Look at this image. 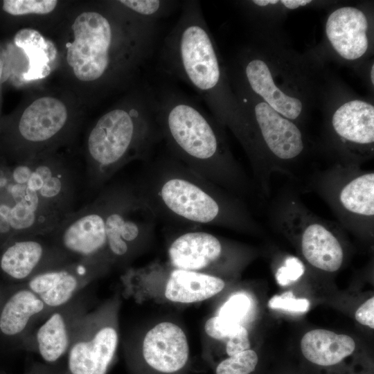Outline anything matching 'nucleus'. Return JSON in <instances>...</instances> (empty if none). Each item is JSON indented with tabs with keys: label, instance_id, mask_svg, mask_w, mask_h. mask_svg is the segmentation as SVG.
Returning <instances> with one entry per match:
<instances>
[{
	"label": "nucleus",
	"instance_id": "nucleus-1",
	"mask_svg": "<svg viewBox=\"0 0 374 374\" xmlns=\"http://www.w3.org/2000/svg\"><path fill=\"white\" fill-rule=\"evenodd\" d=\"M145 163L134 184L157 220L181 226L256 233L260 225L238 197L167 153Z\"/></svg>",
	"mask_w": 374,
	"mask_h": 374
},
{
	"label": "nucleus",
	"instance_id": "nucleus-2",
	"mask_svg": "<svg viewBox=\"0 0 374 374\" xmlns=\"http://www.w3.org/2000/svg\"><path fill=\"white\" fill-rule=\"evenodd\" d=\"M157 120L168 153L187 168L238 198L252 184L233 157L220 124L181 92H154Z\"/></svg>",
	"mask_w": 374,
	"mask_h": 374
},
{
	"label": "nucleus",
	"instance_id": "nucleus-3",
	"mask_svg": "<svg viewBox=\"0 0 374 374\" xmlns=\"http://www.w3.org/2000/svg\"><path fill=\"white\" fill-rule=\"evenodd\" d=\"M164 69L190 86L209 106L220 123L233 131L244 119L227 90L222 65L199 2L186 1L161 51Z\"/></svg>",
	"mask_w": 374,
	"mask_h": 374
},
{
	"label": "nucleus",
	"instance_id": "nucleus-4",
	"mask_svg": "<svg viewBox=\"0 0 374 374\" xmlns=\"http://www.w3.org/2000/svg\"><path fill=\"white\" fill-rule=\"evenodd\" d=\"M161 141L154 91L148 86L134 91L89 130L85 173L90 186L101 188L132 161H149Z\"/></svg>",
	"mask_w": 374,
	"mask_h": 374
},
{
	"label": "nucleus",
	"instance_id": "nucleus-5",
	"mask_svg": "<svg viewBox=\"0 0 374 374\" xmlns=\"http://www.w3.org/2000/svg\"><path fill=\"white\" fill-rule=\"evenodd\" d=\"M271 226L296 241L304 259L313 267L335 272L343 265L340 225L309 210L294 192L282 193L269 211Z\"/></svg>",
	"mask_w": 374,
	"mask_h": 374
},
{
	"label": "nucleus",
	"instance_id": "nucleus-6",
	"mask_svg": "<svg viewBox=\"0 0 374 374\" xmlns=\"http://www.w3.org/2000/svg\"><path fill=\"white\" fill-rule=\"evenodd\" d=\"M107 251L111 265H123L140 253L151 240L157 218L134 184L103 188Z\"/></svg>",
	"mask_w": 374,
	"mask_h": 374
},
{
	"label": "nucleus",
	"instance_id": "nucleus-7",
	"mask_svg": "<svg viewBox=\"0 0 374 374\" xmlns=\"http://www.w3.org/2000/svg\"><path fill=\"white\" fill-rule=\"evenodd\" d=\"M310 186L330 206L341 226L373 235L374 172L337 163L317 172Z\"/></svg>",
	"mask_w": 374,
	"mask_h": 374
},
{
	"label": "nucleus",
	"instance_id": "nucleus-8",
	"mask_svg": "<svg viewBox=\"0 0 374 374\" xmlns=\"http://www.w3.org/2000/svg\"><path fill=\"white\" fill-rule=\"evenodd\" d=\"M116 299L88 311L66 354L64 374H107L119 342Z\"/></svg>",
	"mask_w": 374,
	"mask_h": 374
},
{
	"label": "nucleus",
	"instance_id": "nucleus-9",
	"mask_svg": "<svg viewBox=\"0 0 374 374\" xmlns=\"http://www.w3.org/2000/svg\"><path fill=\"white\" fill-rule=\"evenodd\" d=\"M57 247L72 261L109 262L105 211L100 197L66 217L49 234Z\"/></svg>",
	"mask_w": 374,
	"mask_h": 374
},
{
	"label": "nucleus",
	"instance_id": "nucleus-10",
	"mask_svg": "<svg viewBox=\"0 0 374 374\" xmlns=\"http://www.w3.org/2000/svg\"><path fill=\"white\" fill-rule=\"evenodd\" d=\"M189 359L184 331L170 321H162L144 335L138 353L128 359L133 374H181Z\"/></svg>",
	"mask_w": 374,
	"mask_h": 374
},
{
	"label": "nucleus",
	"instance_id": "nucleus-11",
	"mask_svg": "<svg viewBox=\"0 0 374 374\" xmlns=\"http://www.w3.org/2000/svg\"><path fill=\"white\" fill-rule=\"evenodd\" d=\"M0 271L15 285L35 276L72 262L60 251L50 235H19L1 247Z\"/></svg>",
	"mask_w": 374,
	"mask_h": 374
},
{
	"label": "nucleus",
	"instance_id": "nucleus-12",
	"mask_svg": "<svg viewBox=\"0 0 374 374\" xmlns=\"http://www.w3.org/2000/svg\"><path fill=\"white\" fill-rule=\"evenodd\" d=\"M332 133L341 150L338 163L360 167L370 159L374 144V107L360 100L339 106L331 118Z\"/></svg>",
	"mask_w": 374,
	"mask_h": 374
},
{
	"label": "nucleus",
	"instance_id": "nucleus-13",
	"mask_svg": "<svg viewBox=\"0 0 374 374\" xmlns=\"http://www.w3.org/2000/svg\"><path fill=\"white\" fill-rule=\"evenodd\" d=\"M109 267L102 262L75 261L42 272L23 285L37 294L53 311L71 302Z\"/></svg>",
	"mask_w": 374,
	"mask_h": 374
},
{
	"label": "nucleus",
	"instance_id": "nucleus-14",
	"mask_svg": "<svg viewBox=\"0 0 374 374\" xmlns=\"http://www.w3.org/2000/svg\"><path fill=\"white\" fill-rule=\"evenodd\" d=\"M88 311L87 303L79 294L43 319L22 346L38 354L46 364H55L66 355L76 328Z\"/></svg>",
	"mask_w": 374,
	"mask_h": 374
},
{
	"label": "nucleus",
	"instance_id": "nucleus-15",
	"mask_svg": "<svg viewBox=\"0 0 374 374\" xmlns=\"http://www.w3.org/2000/svg\"><path fill=\"white\" fill-rule=\"evenodd\" d=\"M69 115L60 100L43 96L35 100L22 112L17 123V132L29 145L28 159L43 154L44 146L54 143L65 132Z\"/></svg>",
	"mask_w": 374,
	"mask_h": 374
},
{
	"label": "nucleus",
	"instance_id": "nucleus-16",
	"mask_svg": "<svg viewBox=\"0 0 374 374\" xmlns=\"http://www.w3.org/2000/svg\"><path fill=\"white\" fill-rule=\"evenodd\" d=\"M226 242L211 233L188 231L177 235L170 242L168 256L172 267L208 273L224 262L233 260Z\"/></svg>",
	"mask_w": 374,
	"mask_h": 374
},
{
	"label": "nucleus",
	"instance_id": "nucleus-17",
	"mask_svg": "<svg viewBox=\"0 0 374 374\" xmlns=\"http://www.w3.org/2000/svg\"><path fill=\"white\" fill-rule=\"evenodd\" d=\"M0 301V336L22 346L34 323L51 311L42 299L24 285Z\"/></svg>",
	"mask_w": 374,
	"mask_h": 374
},
{
	"label": "nucleus",
	"instance_id": "nucleus-18",
	"mask_svg": "<svg viewBox=\"0 0 374 374\" xmlns=\"http://www.w3.org/2000/svg\"><path fill=\"white\" fill-rule=\"evenodd\" d=\"M162 281L164 298L172 303L190 304L207 300L225 286L223 279L215 275L172 267L154 265L148 269Z\"/></svg>",
	"mask_w": 374,
	"mask_h": 374
},
{
	"label": "nucleus",
	"instance_id": "nucleus-19",
	"mask_svg": "<svg viewBox=\"0 0 374 374\" xmlns=\"http://www.w3.org/2000/svg\"><path fill=\"white\" fill-rule=\"evenodd\" d=\"M368 21L365 14L354 7H341L328 17L326 33L334 50L343 58L362 57L368 46Z\"/></svg>",
	"mask_w": 374,
	"mask_h": 374
},
{
	"label": "nucleus",
	"instance_id": "nucleus-20",
	"mask_svg": "<svg viewBox=\"0 0 374 374\" xmlns=\"http://www.w3.org/2000/svg\"><path fill=\"white\" fill-rule=\"evenodd\" d=\"M243 74L250 89L281 116L292 121L301 116V100L278 86L264 60L256 57L247 60L243 66Z\"/></svg>",
	"mask_w": 374,
	"mask_h": 374
},
{
	"label": "nucleus",
	"instance_id": "nucleus-21",
	"mask_svg": "<svg viewBox=\"0 0 374 374\" xmlns=\"http://www.w3.org/2000/svg\"><path fill=\"white\" fill-rule=\"evenodd\" d=\"M355 349L352 337L323 330H312L304 335L301 350L311 364L321 368H332L350 356Z\"/></svg>",
	"mask_w": 374,
	"mask_h": 374
},
{
	"label": "nucleus",
	"instance_id": "nucleus-22",
	"mask_svg": "<svg viewBox=\"0 0 374 374\" xmlns=\"http://www.w3.org/2000/svg\"><path fill=\"white\" fill-rule=\"evenodd\" d=\"M14 42L24 51L28 57V67L24 74L25 79H40L49 74L50 64L56 55L53 44L47 42L37 30L32 28L19 30L14 37Z\"/></svg>",
	"mask_w": 374,
	"mask_h": 374
},
{
	"label": "nucleus",
	"instance_id": "nucleus-23",
	"mask_svg": "<svg viewBox=\"0 0 374 374\" xmlns=\"http://www.w3.org/2000/svg\"><path fill=\"white\" fill-rule=\"evenodd\" d=\"M177 3L164 0H120L114 6L130 17L158 24L159 19L171 13Z\"/></svg>",
	"mask_w": 374,
	"mask_h": 374
},
{
	"label": "nucleus",
	"instance_id": "nucleus-24",
	"mask_svg": "<svg viewBox=\"0 0 374 374\" xmlns=\"http://www.w3.org/2000/svg\"><path fill=\"white\" fill-rule=\"evenodd\" d=\"M258 363L256 352L249 349L219 362L215 374H253Z\"/></svg>",
	"mask_w": 374,
	"mask_h": 374
},
{
	"label": "nucleus",
	"instance_id": "nucleus-25",
	"mask_svg": "<svg viewBox=\"0 0 374 374\" xmlns=\"http://www.w3.org/2000/svg\"><path fill=\"white\" fill-rule=\"evenodd\" d=\"M57 5L55 0H4L2 10L13 16L46 15L51 12Z\"/></svg>",
	"mask_w": 374,
	"mask_h": 374
},
{
	"label": "nucleus",
	"instance_id": "nucleus-26",
	"mask_svg": "<svg viewBox=\"0 0 374 374\" xmlns=\"http://www.w3.org/2000/svg\"><path fill=\"white\" fill-rule=\"evenodd\" d=\"M250 305V300L247 296L244 294H235L222 305L217 316L227 323L240 324Z\"/></svg>",
	"mask_w": 374,
	"mask_h": 374
},
{
	"label": "nucleus",
	"instance_id": "nucleus-27",
	"mask_svg": "<svg viewBox=\"0 0 374 374\" xmlns=\"http://www.w3.org/2000/svg\"><path fill=\"white\" fill-rule=\"evenodd\" d=\"M305 267L299 258L287 256L276 271V279L282 286L288 285L298 280L305 273Z\"/></svg>",
	"mask_w": 374,
	"mask_h": 374
},
{
	"label": "nucleus",
	"instance_id": "nucleus-28",
	"mask_svg": "<svg viewBox=\"0 0 374 374\" xmlns=\"http://www.w3.org/2000/svg\"><path fill=\"white\" fill-rule=\"evenodd\" d=\"M271 309H280L292 312H305L310 308V301L305 299H296L292 292L274 295L268 301Z\"/></svg>",
	"mask_w": 374,
	"mask_h": 374
},
{
	"label": "nucleus",
	"instance_id": "nucleus-29",
	"mask_svg": "<svg viewBox=\"0 0 374 374\" xmlns=\"http://www.w3.org/2000/svg\"><path fill=\"white\" fill-rule=\"evenodd\" d=\"M240 325L227 323L216 315L209 318L206 321L204 330L211 338L217 340L226 339Z\"/></svg>",
	"mask_w": 374,
	"mask_h": 374
},
{
	"label": "nucleus",
	"instance_id": "nucleus-30",
	"mask_svg": "<svg viewBox=\"0 0 374 374\" xmlns=\"http://www.w3.org/2000/svg\"><path fill=\"white\" fill-rule=\"evenodd\" d=\"M250 348L248 332L242 325L226 339L225 350L227 357L249 350Z\"/></svg>",
	"mask_w": 374,
	"mask_h": 374
},
{
	"label": "nucleus",
	"instance_id": "nucleus-31",
	"mask_svg": "<svg viewBox=\"0 0 374 374\" xmlns=\"http://www.w3.org/2000/svg\"><path fill=\"white\" fill-rule=\"evenodd\" d=\"M374 297L364 303L355 314V319L361 324L374 328Z\"/></svg>",
	"mask_w": 374,
	"mask_h": 374
},
{
	"label": "nucleus",
	"instance_id": "nucleus-32",
	"mask_svg": "<svg viewBox=\"0 0 374 374\" xmlns=\"http://www.w3.org/2000/svg\"><path fill=\"white\" fill-rule=\"evenodd\" d=\"M24 374H64V369L55 364L36 363Z\"/></svg>",
	"mask_w": 374,
	"mask_h": 374
},
{
	"label": "nucleus",
	"instance_id": "nucleus-33",
	"mask_svg": "<svg viewBox=\"0 0 374 374\" xmlns=\"http://www.w3.org/2000/svg\"><path fill=\"white\" fill-rule=\"evenodd\" d=\"M279 2L289 9H296L300 6H306L312 1L310 0H282Z\"/></svg>",
	"mask_w": 374,
	"mask_h": 374
},
{
	"label": "nucleus",
	"instance_id": "nucleus-34",
	"mask_svg": "<svg viewBox=\"0 0 374 374\" xmlns=\"http://www.w3.org/2000/svg\"><path fill=\"white\" fill-rule=\"evenodd\" d=\"M374 65L372 64L371 69V80L372 82V84H374Z\"/></svg>",
	"mask_w": 374,
	"mask_h": 374
},
{
	"label": "nucleus",
	"instance_id": "nucleus-35",
	"mask_svg": "<svg viewBox=\"0 0 374 374\" xmlns=\"http://www.w3.org/2000/svg\"><path fill=\"white\" fill-rule=\"evenodd\" d=\"M3 64L2 60L0 58V81L2 78L3 74Z\"/></svg>",
	"mask_w": 374,
	"mask_h": 374
}]
</instances>
